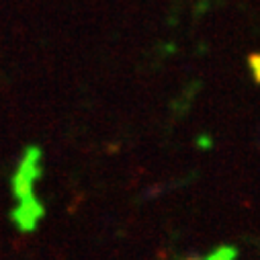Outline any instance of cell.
Listing matches in <instances>:
<instances>
[{
	"label": "cell",
	"mask_w": 260,
	"mask_h": 260,
	"mask_svg": "<svg viewBox=\"0 0 260 260\" xmlns=\"http://www.w3.org/2000/svg\"><path fill=\"white\" fill-rule=\"evenodd\" d=\"M248 66H250V72H252L256 84H260V53H250L248 55Z\"/></svg>",
	"instance_id": "277c9868"
},
{
	"label": "cell",
	"mask_w": 260,
	"mask_h": 260,
	"mask_svg": "<svg viewBox=\"0 0 260 260\" xmlns=\"http://www.w3.org/2000/svg\"><path fill=\"white\" fill-rule=\"evenodd\" d=\"M236 258V250L232 246H221L215 252H211L207 258H199V260H234Z\"/></svg>",
	"instance_id": "3957f363"
},
{
	"label": "cell",
	"mask_w": 260,
	"mask_h": 260,
	"mask_svg": "<svg viewBox=\"0 0 260 260\" xmlns=\"http://www.w3.org/2000/svg\"><path fill=\"white\" fill-rule=\"evenodd\" d=\"M11 217H13V221L17 223L19 230L31 232L39 223V219L43 217V205L35 197L25 199V201H19V205L15 207V211H13Z\"/></svg>",
	"instance_id": "7a4b0ae2"
},
{
	"label": "cell",
	"mask_w": 260,
	"mask_h": 260,
	"mask_svg": "<svg viewBox=\"0 0 260 260\" xmlns=\"http://www.w3.org/2000/svg\"><path fill=\"white\" fill-rule=\"evenodd\" d=\"M41 150L37 146H29L19 162V168L13 176V190H15V197L19 201L31 199L35 197L33 194V186L37 182V178L41 176L43 168H41Z\"/></svg>",
	"instance_id": "6da1fadb"
}]
</instances>
